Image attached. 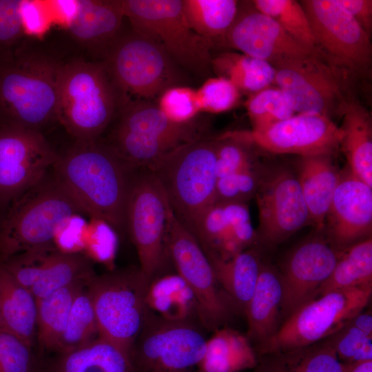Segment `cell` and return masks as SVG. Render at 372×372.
I'll return each instance as SVG.
<instances>
[{"mask_svg": "<svg viewBox=\"0 0 372 372\" xmlns=\"http://www.w3.org/2000/svg\"><path fill=\"white\" fill-rule=\"evenodd\" d=\"M342 251L325 235L309 238L296 247L278 270L282 288V323L300 307L317 298Z\"/></svg>", "mask_w": 372, "mask_h": 372, "instance_id": "obj_18", "label": "cell"}, {"mask_svg": "<svg viewBox=\"0 0 372 372\" xmlns=\"http://www.w3.org/2000/svg\"><path fill=\"white\" fill-rule=\"evenodd\" d=\"M37 300L0 265V329L32 347L37 333Z\"/></svg>", "mask_w": 372, "mask_h": 372, "instance_id": "obj_27", "label": "cell"}, {"mask_svg": "<svg viewBox=\"0 0 372 372\" xmlns=\"http://www.w3.org/2000/svg\"><path fill=\"white\" fill-rule=\"evenodd\" d=\"M32 372H48L45 369H41L36 367L34 369V370Z\"/></svg>", "mask_w": 372, "mask_h": 372, "instance_id": "obj_53", "label": "cell"}, {"mask_svg": "<svg viewBox=\"0 0 372 372\" xmlns=\"http://www.w3.org/2000/svg\"><path fill=\"white\" fill-rule=\"evenodd\" d=\"M132 28L158 43L176 64L200 76L211 68V46L189 27L182 0H122Z\"/></svg>", "mask_w": 372, "mask_h": 372, "instance_id": "obj_10", "label": "cell"}, {"mask_svg": "<svg viewBox=\"0 0 372 372\" xmlns=\"http://www.w3.org/2000/svg\"><path fill=\"white\" fill-rule=\"evenodd\" d=\"M59 156L41 132L0 124V209L42 180Z\"/></svg>", "mask_w": 372, "mask_h": 372, "instance_id": "obj_15", "label": "cell"}, {"mask_svg": "<svg viewBox=\"0 0 372 372\" xmlns=\"http://www.w3.org/2000/svg\"><path fill=\"white\" fill-rule=\"evenodd\" d=\"M369 286H372L371 237L342 251L333 272L320 287L318 294L322 296L336 289Z\"/></svg>", "mask_w": 372, "mask_h": 372, "instance_id": "obj_36", "label": "cell"}, {"mask_svg": "<svg viewBox=\"0 0 372 372\" xmlns=\"http://www.w3.org/2000/svg\"><path fill=\"white\" fill-rule=\"evenodd\" d=\"M302 5L315 41V50L349 76L369 72L370 36L337 0H303Z\"/></svg>", "mask_w": 372, "mask_h": 372, "instance_id": "obj_14", "label": "cell"}, {"mask_svg": "<svg viewBox=\"0 0 372 372\" xmlns=\"http://www.w3.org/2000/svg\"><path fill=\"white\" fill-rule=\"evenodd\" d=\"M145 300L152 311L166 320L200 324L196 299L176 272L164 271L155 276L148 284Z\"/></svg>", "mask_w": 372, "mask_h": 372, "instance_id": "obj_30", "label": "cell"}, {"mask_svg": "<svg viewBox=\"0 0 372 372\" xmlns=\"http://www.w3.org/2000/svg\"><path fill=\"white\" fill-rule=\"evenodd\" d=\"M21 2L22 0H0V56L18 48L25 34Z\"/></svg>", "mask_w": 372, "mask_h": 372, "instance_id": "obj_47", "label": "cell"}, {"mask_svg": "<svg viewBox=\"0 0 372 372\" xmlns=\"http://www.w3.org/2000/svg\"><path fill=\"white\" fill-rule=\"evenodd\" d=\"M90 279L73 283L36 300V335L41 350L57 351L73 302L79 291Z\"/></svg>", "mask_w": 372, "mask_h": 372, "instance_id": "obj_33", "label": "cell"}, {"mask_svg": "<svg viewBox=\"0 0 372 372\" xmlns=\"http://www.w3.org/2000/svg\"><path fill=\"white\" fill-rule=\"evenodd\" d=\"M250 145L272 154L300 157L332 156L340 146L342 131L323 115L298 114L260 131L231 132Z\"/></svg>", "mask_w": 372, "mask_h": 372, "instance_id": "obj_17", "label": "cell"}, {"mask_svg": "<svg viewBox=\"0 0 372 372\" xmlns=\"http://www.w3.org/2000/svg\"><path fill=\"white\" fill-rule=\"evenodd\" d=\"M344 372H372V360L343 363Z\"/></svg>", "mask_w": 372, "mask_h": 372, "instance_id": "obj_52", "label": "cell"}, {"mask_svg": "<svg viewBox=\"0 0 372 372\" xmlns=\"http://www.w3.org/2000/svg\"><path fill=\"white\" fill-rule=\"evenodd\" d=\"M169 203L160 183L148 169H136L130 188L126 229L136 249L139 269L148 283L169 261L165 235Z\"/></svg>", "mask_w": 372, "mask_h": 372, "instance_id": "obj_13", "label": "cell"}, {"mask_svg": "<svg viewBox=\"0 0 372 372\" xmlns=\"http://www.w3.org/2000/svg\"><path fill=\"white\" fill-rule=\"evenodd\" d=\"M105 55L104 63L125 102L130 96L151 101L181 82L177 65L165 51L132 28L120 34Z\"/></svg>", "mask_w": 372, "mask_h": 372, "instance_id": "obj_8", "label": "cell"}, {"mask_svg": "<svg viewBox=\"0 0 372 372\" xmlns=\"http://www.w3.org/2000/svg\"><path fill=\"white\" fill-rule=\"evenodd\" d=\"M255 8L274 19L286 32L303 46L315 50V41L306 13L294 0H255Z\"/></svg>", "mask_w": 372, "mask_h": 372, "instance_id": "obj_39", "label": "cell"}, {"mask_svg": "<svg viewBox=\"0 0 372 372\" xmlns=\"http://www.w3.org/2000/svg\"><path fill=\"white\" fill-rule=\"evenodd\" d=\"M370 36L372 29L371 0H337Z\"/></svg>", "mask_w": 372, "mask_h": 372, "instance_id": "obj_50", "label": "cell"}, {"mask_svg": "<svg viewBox=\"0 0 372 372\" xmlns=\"http://www.w3.org/2000/svg\"><path fill=\"white\" fill-rule=\"evenodd\" d=\"M124 102L104 62L61 65L56 119L76 141L97 140Z\"/></svg>", "mask_w": 372, "mask_h": 372, "instance_id": "obj_3", "label": "cell"}, {"mask_svg": "<svg viewBox=\"0 0 372 372\" xmlns=\"http://www.w3.org/2000/svg\"><path fill=\"white\" fill-rule=\"evenodd\" d=\"M340 147L351 172L372 187V125L369 113L353 100L342 114Z\"/></svg>", "mask_w": 372, "mask_h": 372, "instance_id": "obj_28", "label": "cell"}, {"mask_svg": "<svg viewBox=\"0 0 372 372\" xmlns=\"http://www.w3.org/2000/svg\"><path fill=\"white\" fill-rule=\"evenodd\" d=\"M262 169L256 166L217 179L214 203H245L255 196Z\"/></svg>", "mask_w": 372, "mask_h": 372, "instance_id": "obj_43", "label": "cell"}, {"mask_svg": "<svg viewBox=\"0 0 372 372\" xmlns=\"http://www.w3.org/2000/svg\"><path fill=\"white\" fill-rule=\"evenodd\" d=\"M254 372H344L328 338L303 348L258 357Z\"/></svg>", "mask_w": 372, "mask_h": 372, "instance_id": "obj_32", "label": "cell"}, {"mask_svg": "<svg viewBox=\"0 0 372 372\" xmlns=\"http://www.w3.org/2000/svg\"><path fill=\"white\" fill-rule=\"evenodd\" d=\"M157 105L169 120L177 123L191 122L200 112L196 90L180 85L163 92Z\"/></svg>", "mask_w": 372, "mask_h": 372, "instance_id": "obj_44", "label": "cell"}, {"mask_svg": "<svg viewBox=\"0 0 372 372\" xmlns=\"http://www.w3.org/2000/svg\"><path fill=\"white\" fill-rule=\"evenodd\" d=\"M95 275L92 260L84 254L60 251L42 278L29 290L37 300Z\"/></svg>", "mask_w": 372, "mask_h": 372, "instance_id": "obj_37", "label": "cell"}, {"mask_svg": "<svg viewBox=\"0 0 372 372\" xmlns=\"http://www.w3.org/2000/svg\"><path fill=\"white\" fill-rule=\"evenodd\" d=\"M2 211L0 209V220H1V216H2Z\"/></svg>", "mask_w": 372, "mask_h": 372, "instance_id": "obj_54", "label": "cell"}, {"mask_svg": "<svg viewBox=\"0 0 372 372\" xmlns=\"http://www.w3.org/2000/svg\"><path fill=\"white\" fill-rule=\"evenodd\" d=\"M186 20L198 35L211 46L224 45L238 12L235 0H182Z\"/></svg>", "mask_w": 372, "mask_h": 372, "instance_id": "obj_34", "label": "cell"}, {"mask_svg": "<svg viewBox=\"0 0 372 372\" xmlns=\"http://www.w3.org/2000/svg\"><path fill=\"white\" fill-rule=\"evenodd\" d=\"M85 214L48 174L15 199L0 220V265L19 253L54 244L59 225L73 214Z\"/></svg>", "mask_w": 372, "mask_h": 372, "instance_id": "obj_4", "label": "cell"}, {"mask_svg": "<svg viewBox=\"0 0 372 372\" xmlns=\"http://www.w3.org/2000/svg\"><path fill=\"white\" fill-rule=\"evenodd\" d=\"M340 172L331 156L301 157L297 164L296 176L309 216L310 223L322 231L326 216L338 185Z\"/></svg>", "mask_w": 372, "mask_h": 372, "instance_id": "obj_25", "label": "cell"}, {"mask_svg": "<svg viewBox=\"0 0 372 372\" xmlns=\"http://www.w3.org/2000/svg\"><path fill=\"white\" fill-rule=\"evenodd\" d=\"M61 65L22 43L0 56V124L40 132L56 119Z\"/></svg>", "mask_w": 372, "mask_h": 372, "instance_id": "obj_2", "label": "cell"}, {"mask_svg": "<svg viewBox=\"0 0 372 372\" xmlns=\"http://www.w3.org/2000/svg\"><path fill=\"white\" fill-rule=\"evenodd\" d=\"M224 45L271 65L309 54V49L293 39L272 18L254 10L238 12Z\"/></svg>", "mask_w": 372, "mask_h": 372, "instance_id": "obj_20", "label": "cell"}, {"mask_svg": "<svg viewBox=\"0 0 372 372\" xmlns=\"http://www.w3.org/2000/svg\"><path fill=\"white\" fill-rule=\"evenodd\" d=\"M53 174L90 218L103 220L116 231L126 229L131 169L107 143L76 141L59 156Z\"/></svg>", "mask_w": 372, "mask_h": 372, "instance_id": "obj_1", "label": "cell"}, {"mask_svg": "<svg viewBox=\"0 0 372 372\" xmlns=\"http://www.w3.org/2000/svg\"><path fill=\"white\" fill-rule=\"evenodd\" d=\"M176 218L194 234L204 211L214 203L217 182L215 139L183 144L149 169Z\"/></svg>", "mask_w": 372, "mask_h": 372, "instance_id": "obj_5", "label": "cell"}, {"mask_svg": "<svg viewBox=\"0 0 372 372\" xmlns=\"http://www.w3.org/2000/svg\"><path fill=\"white\" fill-rule=\"evenodd\" d=\"M205 253L220 287L231 300L238 315L245 316L262 262L259 253L249 248L227 260L212 253Z\"/></svg>", "mask_w": 372, "mask_h": 372, "instance_id": "obj_26", "label": "cell"}, {"mask_svg": "<svg viewBox=\"0 0 372 372\" xmlns=\"http://www.w3.org/2000/svg\"><path fill=\"white\" fill-rule=\"evenodd\" d=\"M250 118L251 131L265 130L296 114L282 91L276 87H267L254 93L246 103Z\"/></svg>", "mask_w": 372, "mask_h": 372, "instance_id": "obj_40", "label": "cell"}, {"mask_svg": "<svg viewBox=\"0 0 372 372\" xmlns=\"http://www.w3.org/2000/svg\"><path fill=\"white\" fill-rule=\"evenodd\" d=\"M83 215L73 214L58 227L53 242L60 251L68 254H83L88 227V220Z\"/></svg>", "mask_w": 372, "mask_h": 372, "instance_id": "obj_49", "label": "cell"}, {"mask_svg": "<svg viewBox=\"0 0 372 372\" xmlns=\"http://www.w3.org/2000/svg\"><path fill=\"white\" fill-rule=\"evenodd\" d=\"M148 284L139 267L95 275L87 284L99 337L129 354L149 310L145 300Z\"/></svg>", "mask_w": 372, "mask_h": 372, "instance_id": "obj_6", "label": "cell"}, {"mask_svg": "<svg viewBox=\"0 0 372 372\" xmlns=\"http://www.w3.org/2000/svg\"><path fill=\"white\" fill-rule=\"evenodd\" d=\"M211 68L238 90L256 93L274 82L275 70L267 61L244 54L225 53L212 59Z\"/></svg>", "mask_w": 372, "mask_h": 372, "instance_id": "obj_35", "label": "cell"}, {"mask_svg": "<svg viewBox=\"0 0 372 372\" xmlns=\"http://www.w3.org/2000/svg\"><path fill=\"white\" fill-rule=\"evenodd\" d=\"M282 288L278 269L262 262L258 281L245 316L247 337L255 351L278 331L282 324Z\"/></svg>", "mask_w": 372, "mask_h": 372, "instance_id": "obj_23", "label": "cell"}, {"mask_svg": "<svg viewBox=\"0 0 372 372\" xmlns=\"http://www.w3.org/2000/svg\"><path fill=\"white\" fill-rule=\"evenodd\" d=\"M249 145L229 132L215 139L218 178L255 166L248 149Z\"/></svg>", "mask_w": 372, "mask_h": 372, "instance_id": "obj_42", "label": "cell"}, {"mask_svg": "<svg viewBox=\"0 0 372 372\" xmlns=\"http://www.w3.org/2000/svg\"><path fill=\"white\" fill-rule=\"evenodd\" d=\"M274 83L296 113L319 114L332 119L342 116L352 101L347 96L349 75L316 50L273 65Z\"/></svg>", "mask_w": 372, "mask_h": 372, "instance_id": "obj_11", "label": "cell"}, {"mask_svg": "<svg viewBox=\"0 0 372 372\" xmlns=\"http://www.w3.org/2000/svg\"><path fill=\"white\" fill-rule=\"evenodd\" d=\"M372 286L336 289L300 307L277 333L256 350L257 357L292 351L324 340L335 334L369 304Z\"/></svg>", "mask_w": 372, "mask_h": 372, "instance_id": "obj_7", "label": "cell"}, {"mask_svg": "<svg viewBox=\"0 0 372 372\" xmlns=\"http://www.w3.org/2000/svg\"><path fill=\"white\" fill-rule=\"evenodd\" d=\"M205 252L227 260L257 242L245 203H214L200 216L194 232Z\"/></svg>", "mask_w": 372, "mask_h": 372, "instance_id": "obj_21", "label": "cell"}, {"mask_svg": "<svg viewBox=\"0 0 372 372\" xmlns=\"http://www.w3.org/2000/svg\"><path fill=\"white\" fill-rule=\"evenodd\" d=\"M0 331H1V329H0Z\"/></svg>", "mask_w": 372, "mask_h": 372, "instance_id": "obj_55", "label": "cell"}, {"mask_svg": "<svg viewBox=\"0 0 372 372\" xmlns=\"http://www.w3.org/2000/svg\"><path fill=\"white\" fill-rule=\"evenodd\" d=\"M196 322L171 321L150 309L131 349L134 372H195L207 340Z\"/></svg>", "mask_w": 372, "mask_h": 372, "instance_id": "obj_12", "label": "cell"}, {"mask_svg": "<svg viewBox=\"0 0 372 372\" xmlns=\"http://www.w3.org/2000/svg\"><path fill=\"white\" fill-rule=\"evenodd\" d=\"M115 128L167 141L177 146L205 137L202 125L194 120L177 123L169 120L151 101H127L118 112Z\"/></svg>", "mask_w": 372, "mask_h": 372, "instance_id": "obj_22", "label": "cell"}, {"mask_svg": "<svg viewBox=\"0 0 372 372\" xmlns=\"http://www.w3.org/2000/svg\"><path fill=\"white\" fill-rule=\"evenodd\" d=\"M200 112L218 114L233 108L238 101L240 90L223 76L207 79L196 90Z\"/></svg>", "mask_w": 372, "mask_h": 372, "instance_id": "obj_41", "label": "cell"}, {"mask_svg": "<svg viewBox=\"0 0 372 372\" xmlns=\"http://www.w3.org/2000/svg\"><path fill=\"white\" fill-rule=\"evenodd\" d=\"M366 335L372 337V315L371 310L361 312L349 322Z\"/></svg>", "mask_w": 372, "mask_h": 372, "instance_id": "obj_51", "label": "cell"}, {"mask_svg": "<svg viewBox=\"0 0 372 372\" xmlns=\"http://www.w3.org/2000/svg\"><path fill=\"white\" fill-rule=\"evenodd\" d=\"M117 231L106 221L90 218L85 236L84 254L107 266L112 265L118 245Z\"/></svg>", "mask_w": 372, "mask_h": 372, "instance_id": "obj_45", "label": "cell"}, {"mask_svg": "<svg viewBox=\"0 0 372 372\" xmlns=\"http://www.w3.org/2000/svg\"><path fill=\"white\" fill-rule=\"evenodd\" d=\"M48 372H134L130 354L101 337L60 353Z\"/></svg>", "mask_w": 372, "mask_h": 372, "instance_id": "obj_31", "label": "cell"}, {"mask_svg": "<svg viewBox=\"0 0 372 372\" xmlns=\"http://www.w3.org/2000/svg\"><path fill=\"white\" fill-rule=\"evenodd\" d=\"M87 282L79 291L73 302L56 351L59 354L78 349L99 337L95 312L87 289Z\"/></svg>", "mask_w": 372, "mask_h": 372, "instance_id": "obj_38", "label": "cell"}, {"mask_svg": "<svg viewBox=\"0 0 372 372\" xmlns=\"http://www.w3.org/2000/svg\"><path fill=\"white\" fill-rule=\"evenodd\" d=\"M69 30L79 42L105 54L121 34L125 17L122 0H79Z\"/></svg>", "mask_w": 372, "mask_h": 372, "instance_id": "obj_24", "label": "cell"}, {"mask_svg": "<svg viewBox=\"0 0 372 372\" xmlns=\"http://www.w3.org/2000/svg\"><path fill=\"white\" fill-rule=\"evenodd\" d=\"M371 338L349 323L328 339L340 362L351 363L372 360Z\"/></svg>", "mask_w": 372, "mask_h": 372, "instance_id": "obj_46", "label": "cell"}, {"mask_svg": "<svg viewBox=\"0 0 372 372\" xmlns=\"http://www.w3.org/2000/svg\"><path fill=\"white\" fill-rule=\"evenodd\" d=\"M372 187L345 169L326 216L322 231L338 250L371 237Z\"/></svg>", "mask_w": 372, "mask_h": 372, "instance_id": "obj_19", "label": "cell"}, {"mask_svg": "<svg viewBox=\"0 0 372 372\" xmlns=\"http://www.w3.org/2000/svg\"><path fill=\"white\" fill-rule=\"evenodd\" d=\"M256 351L246 335L223 327L207 340L205 355L195 372H241L255 369Z\"/></svg>", "mask_w": 372, "mask_h": 372, "instance_id": "obj_29", "label": "cell"}, {"mask_svg": "<svg viewBox=\"0 0 372 372\" xmlns=\"http://www.w3.org/2000/svg\"><path fill=\"white\" fill-rule=\"evenodd\" d=\"M168 260L193 292L203 329L215 331L238 315L217 281L211 265L194 235L168 207L165 235Z\"/></svg>", "mask_w": 372, "mask_h": 372, "instance_id": "obj_9", "label": "cell"}, {"mask_svg": "<svg viewBox=\"0 0 372 372\" xmlns=\"http://www.w3.org/2000/svg\"><path fill=\"white\" fill-rule=\"evenodd\" d=\"M255 196L259 213L257 243L276 247L310 223L296 174L287 167L262 169Z\"/></svg>", "mask_w": 372, "mask_h": 372, "instance_id": "obj_16", "label": "cell"}, {"mask_svg": "<svg viewBox=\"0 0 372 372\" xmlns=\"http://www.w3.org/2000/svg\"><path fill=\"white\" fill-rule=\"evenodd\" d=\"M34 368L31 347L17 337L0 331V372H32Z\"/></svg>", "mask_w": 372, "mask_h": 372, "instance_id": "obj_48", "label": "cell"}]
</instances>
